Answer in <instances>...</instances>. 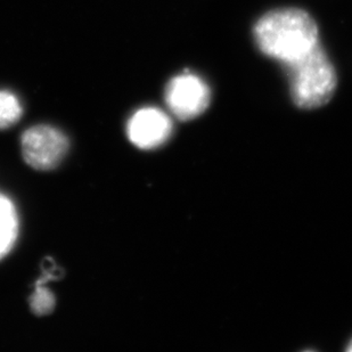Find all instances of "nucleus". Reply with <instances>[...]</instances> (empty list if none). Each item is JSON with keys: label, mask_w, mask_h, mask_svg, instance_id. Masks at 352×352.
I'll return each mask as SVG.
<instances>
[{"label": "nucleus", "mask_w": 352, "mask_h": 352, "mask_svg": "<svg viewBox=\"0 0 352 352\" xmlns=\"http://www.w3.org/2000/svg\"><path fill=\"white\" fill-rule=\"evenodd\" d=\"M261 53L280 63H291L319 45L318 28L300 8L272 10L260 17L253 29Z\"/></svg>", "instance_id": "1"}, {"label": "nucleus", "mask_w": 352, "mask_h": 352, "mask_svg": "<svg viewBox=\"0 0 352 352\" xmlns=\"http://www.w3.org/2000/svg\"><path fill=\"white\" fill-rule=\"evenodd\" d=\"M19 235V219L13 203L0 194V260L10 252Z\"/></svg>", "instance_id": "6"}, {"label": "nucleus", "mask_w": 352, "mask_h": 352, "mask_svg": "<svg viewBox=\"0 0 352 352\" xmlns=\"http://www.w3.org/2000/svg\"><path fill=\"white\" fill-rule=\"evenodd\" d=\"M284 67L296 107L306 110L317 109L329 103L336 93V69L320 45Z\"/></svg>", "instance_id": "2"}, {"label": "nucleus", "mask_w": 352, "mask_h": 352, "mask_svg": "<svg viewBox=\"0 0 352 352\" xmlns=\"http://www.w3.org/2000/svg\"><path fill=\"white\" fill-rule=\"evenodd\" d=\"M30 306L32 311L38 316L48 315L53 311L55 298L45 284H38L34 294L31 296Z\"/></svg>", "instance_id": "8"}, {"label": "nucleus", "mask_w": 352, "mask_h": 352, "mask_svg": "<svg viewBox=\"0 0 352 352\" xmlns=\"http://www.w3.org/2000/svg\"><path fill=\"white\" fill-rule=\"evenodd\" d=\"M126 133L130 142L140 150H153L169 140L173 121L157 107H144L130 118Z\"/></svg>", "instance_id": "5"}, {"label": "nucleus", "mask_w": 352, "mask_h": 352, "mask_svg": "<svg viewBox=\"0 0 352 352\" xmlns=\"http://www.w3.org/2000/svg\"><path fill=\"white\" fill-rule=\"evenodd\" d=\"M22 105L14 94L0 90V129L13 126L22 117Z\"/></svg>", "instance_id": "7"}, {"label": "nucleus", "mask_w": 352, "mask_h": 352, "mask_svg": "<svg viewBox=\"0 0 352 352\" xmlns=\"http://www.w3.org/2000/svg\"><path fill=\"white\" fill-rule=\"evenodd\" d=\"M348 351L352 352V341L350 342L349 348H348Z\"/></svg>", "instance_id": "9"}, {"label": "nucleus", "mask_w": 352, "mask_h": 352, "mask_svg": "<svg viewBox=\"0 0 352 352\" xmlns=\"http://www.w3.org/2000/svg\"><path fill=\"white\" fill-rule=\"evenodd\" d=\"M164 98L175 117L188 121L206 112L210 105L211 91L204 80L186 72L170 80Z\"/></svg>", "instance_id": "4"}, {"label": "nucleus", "mask_w": 352, "mask_h": 352, "mask_svg": "<svg viewBox=\"0 0 352 352\" xmlns=\"http://www.w3.org/2000/svg\"><path fill=\"white\" fill-rule=\"evenodd\" d=\"M24 160L34 169L56 168L69 151V140L62 131L50 126H36L28 129L21 140Z\"/></svg>", "instance_id": "3"}]
</instances>
